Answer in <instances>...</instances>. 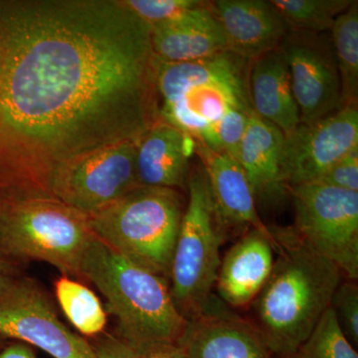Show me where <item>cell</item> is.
<instances>
[{
  "instance_id": "6da1fadb",
  "label": "cell",
  "mask_w": 358,
  "mask_h": 358,
  "mask_svg": "<svg viewBox=\"0 0 358 358\" xmlns=\"http://www.w3.org/2000/svg\"><path fill=\"white\" fill-rule=\"evenodd\" d=\"M152 27L121 0H0V195L159 119Z\"/></svg>"
},
{
  "instance_id": "7a4b0ae2",
  "label": "cell",
  "mask_w": 358,
  "mask_h": 358,
  "mask_svg": "<svg viewBox=\"0 0 358 358\" xmlns=\"http://www.w3.org/2000/svg\"><path fill=\"white\" fill-rule=\"evenodd\" d=\"M270 229L277 258L255 300L256 327L272 355L289 358L331 308L343 275L294 228Z\"/></svg>"
},
{
  "instance_id": "3957f363",
  "label": "cell",
  "mask_w": 358,
  "mask_h": 358,
  "mask_svg": "<svg viewBox=\"0 0 358 358\" xmlns=\"http://www.w3.org/2000/svg\"><path fill=\"white\" fill-rule=\"evenodd\" d=\"M81 281L91 282L115 317L114 334L131 346L178 343L187 320L171 296L169 282L136 265L94 237L81 264Z\"/></svg>"
},
{
  "instance_id": "277c9868",
  "label": "cell",
  "mask_w": 358,
  "mask_h": 358,
  "mask_svg": "<svg viewBox=\"0 0 358 358\" xmlns=\"http://www.w3.org/2000/svg\"><path fill=\"white\" fill-rule=\"evenodd\" d=\"M250 65L248 59L231 51L187 63L164 62L157 58L160 121L196 140L228 110H253Z\"/></svg>"
},
{
  "instance_id": "5b68a950",
  "label": "cell",
  "mask_w": 358,
  "mask_h": 358,
  "mask_svg": "<svg viewBox=\"0 0 358 358\" xmlns=\"http://www.w3.org/2000/svg\"><path fill=\"white\" fill-rule=\"evenodd\" d=\"M95 237L88 216L51 195H0V252L14 262H43L81 281Z\"/></svg>"
},
{
  "instance_id": "8992f818",
  "label": "cell",
  "mask_w": 358,
  "mask_h": 358,
  "mask_svg": "<svg viewBox=\"0 0 358 358\" xmlns=\"http://www.w3.org/2000/svg\"><path fill=\"white\" fill-rule=\"evenodd\" d=\"M183 212L178 190L138 185L87 216L101 241L169 282Z\"/></svg>"
},
{
  "instance_id": "52a82bcc",
  "label": "cell",
  "mask_w": 358,
  "mask_h": 358,
  "mask_svg": "<svg viewBox=\"0 0 358 358\" xmlns=\"http://www.w3.org/2000/svg\"><path fill=\"white\" fill-rule=\"evenodd\" d=\"M188 201L174 247L169 285L178 312L186 320L210 303L220 268V247L227 232L216 211L203 167L190 173Z\"/></svg>"
},
{
  "instance_id": "ba28073f",
  "label": "cell",
  "mask_w": 358,
  "mask_h": 358,
  "mask_svg": "<svg viewBox=\"0 0 358 358\" xmlns=\"http://www.w3.org/2000/svg\"><path fill=\"white\" fill-rule=\"evenodd\" d=\"M296 234L350 281L358 279V192L319 182L292 186Z\"/></svg>"
},
{
  "instance_id": "9c48e42d",
  "label": "cell",
  "mask_w": 358,
  "mask_h": 358,
  "mask_svg": "<svg viewBox=\"0 0 358 358\" xmlns=\"http://www.w3.org/2000/svg\"><path fill=\"white\" fill-rule=\"evenodd\" d=\"M0 338L53 358H96L88 339L62 322L43 286L22 273L0 281Z\"/></svg>"
},
{
  "instance_id": "30bf717a",
  "label": "cell",
  "mask_w": 358,
  "mask_h": 358,
  "mask_svg": "<svg viewBox=\"0 0 358 358\" xmlns=\"http://www.w3.org/2000/svg\"><path fill=\"white\" fill-rule=\"evenodd\" d=\"M138 141L99 148L67 162L52 178L49 194L89 215L138 186Z\"/></svg>"
},
{
  "instance_id": "8fae6325",
  "label": "cell",
  "mask_w": 358,
  "mask_h": 358,
  "mask_svg": "<svg viewBox=\"0 0 358 358\" xmlns=\"http://www.w3.org/2000/svg\"><path fill=\"white\" fill-rule=\"evenodd\" d=\"M281 49L288 64L301 124H313L343 109L341 78L331 33L291 30Z\"/></svg>"
},
{
  "instance_id": "7c38bea8",
  "label": "cell",
  "mask_w": 358,
  "mask_h": 358,
  "mask_svg": "<svg viewBox=\"0 0 358 358\" xmlns=\"http://www.w3.org/2000/svg\"><path fill=\"white\" fill-rule=\"evenodd\" d=\"M358 148V106H346L285 136L282 169L289 187L317 182L343 157Z\"/></svg>"
},
{
  "instance_id": "4fadbf2b",
  "label": "cell",
  "mask_w": 358,
  "mask_h": 358,
  "mask_svg": "<svg viewBox=\"0 0 358 358\" xmlns=\"http://www.w3.org/2000/svg\"><path fill=\"white\" fill-rule=\"evenodd\" d=\"M185 358H271L272 352L256 324L212 296L196 317L187 320L178 341Z\"/></svg>"
},
{
  "instance_id": "5bb4252c",
  "label": "cell",
  "mask_w": 358,
  "mask_h": 358,
  "mask_svg": "<svg viewBox=\"0 0 358 358\" xmlns=\"http://www.w3.org/2000/svg\"><path fill=\"white\" fill-rule=\"evenodd\" d=\"M209 6L227 36L230 51L250 61L281 47L291 31L272 1L216 0Z\"/></svg>"
},
{
  "instance_id": "9a60e30c",
  "label": "cell",
  "mask_w": 358,
  "mask_h": 358,
  "mask_svg": "<svg viewBox=\"0 0 358 358\" xmlns=\"http://www.w3.org/2000/svg\"><path fill=\"white\" fill-rule=\"evenodd\" d=\"M275 244L272 231L266 234L251 229L228 250L215 284L225 305L246 307L256 300L274 267Z\"/></svg>"
},
{
  "instance_id": "2e32d148",
  "label": "cell",
  "mask_w": 358,
  "mask_h": 358,
  "mask_svg": "<svg viewBox=\"0 0 358 358\" xmlns=\"http://www.w3.org/2000/svg\"><path fill=\"white\" fill-rule=\"evenodd\" d=\"M195 152L201 159L216 211L226 232L256 229L270 234L261 220L253 190L243 169L234 157L218 154L195 141Z\"/></svg>"
},
{
  "instance_id": "e0dca14e",
  "label": "cell",
  "mask_w": 358,
  "mask_h": 358,
  "mask_svg": "<svg viewBox=\"0 0 358 358\" xmlns=\"http://www.w3.org/2000/svg\"><path fill=\"white\" fill-rule=\"evenodd\" d=\"M155 57L169 63H187L230 51L227 36L209 2L186 11L167 24L152 27Z\"/></svg>"
},
{
  "instance_id": "ac0fdd59",
  "label": "cell",
  "mask_w": 358,
  "mask_h": 358,
  "mask_svg": "<svg viewBox=\"0 0 358 358\" xmlns=\"http://www.w3.org/2000/svg\"><path fill=\"white\" fill-rule=\"evenodd\" d=\"M284 138L277 127L252 112L237 160L246 174L256 202L265 206L281 204L289 195L282 169Z\"/></svg>"
},
{
  "instance_id": "d6986e66",
  "label": "cell",
  "mask_w": 358,
  "mask_h": 358,
  "mask_svg": "<svg viewBox=\"0 0 358 358\" xmlns=\"http://www.w3.org/2000/svg\"><path fill=\"white\" fill-rule=\"evenodd\" d=\"M195 140L166 122L159 121L136 143L138 185L185 189Z\"/></svg>"
},
{
  "instance_id": "ffe728a7",
  "label": "cell",
  "mask_w": 358,
  "mask_h": 358,
  "mask_svg": "<svg viewBox=\"0 0 358 358\" xmlns=\"http://www.w3.org/2000/svg\"><path fill=\"white\" fill-rule=\"evenodd\" d=\"M249 90L254 112L277 127L284 136L301 124L281 47L251 61Z\"/></svg>"
},
{
  "instance_id": "44dd1931",
  "label": "cell",
  "mask_w": 358,
  "mask_h": 358,
  "mask_svg": "<svg viewBox=\"0 0 358 358\" xmlns=\"http://www.w3.org/2000/svg\"><path fill=\"white\" fill-rule=\"evenodd\" d=\"M53 289L59 308L78 334L89 341L107 331V310L84 282L61 275L54 281Z\"/></svg>"
},
{
  "instance_id": "7402d4cb",
  "label": "cell",
  "mask_w": 358,
  "mask_h": 358,
  "mask_svg": "<svg viewBox=\"0 0 358 358\" xmlns=\"http://www.w3.org/2000/svg\"><path fill=\"white\" fill-rule=\"evenodd\" d=\"M331 41L338 64L343 107L358 106V2L334 21Z\"/></svg>"
},
{
  "instance_id": "603a6c76",
  "label": "cell",
  "mask_w": 358,
  "mask_h": 358,
  "mask_svg": "<svg viewBox=\"0 0 358 358\" xmlns=\"http://www.w3.org/2000/svg\"><path fill=\"white\" fill-rule=\"evenodd\" d=\"M289 29L313 33L331 32L334 21L353 0H271Z\"/></svg>"
},
{
  "instance_id": "cb8c5ba5",
  "label": "cell",
  "mask_w": 358,
  "mask_h": 358,
  "mask_svg": "<svg viewBox=\"0 0 358 358\" xmlns=\"http://www.w3.org/2000/svg\"><path fill=\"white\" fill-rule=\"evenodd\" d=\"M289 358H358V353L346 338L331 307L307 341Z\"/></svg>"
},
{
  "instance_id": "d4e9b609",
  "label": "cell",
  "mask_w": 358,
  "mask_h": 358,
  "mask_svg": "<svg viewBox=\"0 0 358 358\" xmlns=\"http://www.w3.org/2000/svg\"><path fill=\"white\" fill-rule=\"evenodd\" d=\"M253 110L231 109L225 115L205 129L197 141L218 154H225L238 159L240 145L248 126Z\"/></svg>"
},
{
  "instance_id": "484cf974",
  "label": "cell",
  "mask_w": 358,
  "mask_h": 358,
  "mask_svg": "<svg viewBox=\"0 0 358 358\" xmlns=\"http://www.w3.org/2000/svg\"><path fill=\"white\" fill-rule=\"evenodd\" d=\"M124 6L150 27L173 22L186 11L199 6V0H122Z\"/></svg>"
},
{
  "instance_id": "4316f807",
  "label": "cell",
  "mask_w": 358,
  "mask_h": 358,
  "mask_svg": "<svg viewBox=\"0 0 358 358\" xmlns=\"http://www.w3.org/2000/svg\"><path fill=\"white\" fill-rule=\"evenodd\" d=\"M331 307L346 338L358 345V286L357 282H341L334 294Z\"/></svg>"
},
{
  "instance_id": "83f0119b",
  "label": "cell",
  "mask_w": 358,
  "mask_h": 358,
  "mask_svg": "<svg viewBox=\"0 0 358 358\" xmlns=\"http://www.w3.org/2000/svg\"><path fill=\"white\" fill-rule=\"evenodd\" d=\"M317 182L358 192V148L339 159Z\"/></svg>"
},
{
  "instance_id": "f1b7e54d",
  "label": "cell",
  "mask_w": 358,
  "mask_h": 358,
  "mask_svg": "<svg viewBox=\"0 0 358 358\" xmlns=\"http://www.w3.org/2000/svg\"><path fill=\"white\" fill-rule=\"evenodd\" d=\"M96 358H138L131 345L114 333H105L89 339Z\"/></svg>"
},
{
  "instance_id": "f546056e",
  "label": "cell",
  "mask_w": 358,
  "mask_h": 358,
  "mask_svg": "<svg viewBox=\"0 0 358 358\" xmlns=\"http://www.w3.org/2000/svg\"><path fill=\"white\" fill-rule=\"evenodd\" d=\"M138 358H185L182 348L178 343H143V345L131 346Z\"/></svg>"
},
{
  "instance_id": "4dcf8cb0",
  "label": "cell",
  "mask_w": 358,
  "mask_h": 358,
  "mask_svg": "<svg viewBox=\"0 0 358 358\" xmlns=\"http://www.w3.org/2000/svg\"><path fill=\"white\" fill-rule=\"evenodd\" d=\"M0 358H38L36 350L20 341H6L0 346Z\"/></svg>"
},
{
  "instance_id": "1f68e13d",
  "label": "cell",
  "mask_w": 358,
  "mask_h": 358,
  "mask_svg": "<svg viewBox=\"0 0 358 358\" xmlns=\"http://www.w3.org/2000/svg\"><path fill=\"white\" fill-rule=\"evenodd\" d=\"M22 267L23 266H21L20 264L14 262L0 252V281L9 277V275L21 273Z\"/></svg>"
},
{
  "instance_id": "d6a6232c",
  "label": "cell",
  "mask_w": 358,
  "mask_h": 358,
  "mask_svg": "<svg viewBox=\"0 0 358 358\" xmlns=\"http://www.w3.org/2000/svg\"><path fill=\"white\" fill-rule=\"evenodd\" d=\"M6 341H3L1 338H0V346L3 345V343H6Z\"/></svg>"
}]
</instances>
